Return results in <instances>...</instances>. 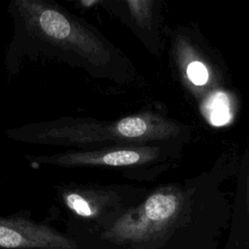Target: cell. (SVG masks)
<instances>
[{"label": "cell", "instance_id": "cell-7", "mask_svg": "<svg viewBox=\"0 0 249 249\" xmlns=\"http://www.w3.org/2000/svg\"><path fill=\"white\" fill-rule=\"evenodd\" d=\"M207 112L210 122L215 125H223L231 119L228 98L224 93H217L208 102Z\"/></svg>", "mask_w": 249, "mask_h": 249}, {"label": "cell", "instance_id": "cell-2", "mask_svg": "<svg viewBox=\"0 0 249 249\" xmlns=\"http://www.w3.org/2000/svg\"><path fill=\"white\" fill-rule=\"evenodd\" d=\"M177 131L178 126L158 116L143 114L116 122L64 116L10 127L4 133L8 138L24 144L95 149L110 142L164 139Z\"/></svg>", "mask_w": 249, "mask_h": 249}, {"label": "cell", "instance_id": "cell-5", "mask_svg": "<svg viewBox=\"0 0 249 249\" xmlns=\"http://www.w3.org/2000/svg\"><path fill=\"white\" fill-rule=\"evenodd\" d=\"M156 152L149 148L117 149H69L49 155H25L32 167L53 165L64 168L85 166H126L139 164L154 159Z\"/></svg>", "mask_w": 249, "mask_h": 249}, {"label": "cell", "instance_id": "cell-3", "mask_svg": "<svg viewBox=\"0 0 249 249\" xmlns=\"http://www.w3.org/2000/svg\"><path fill=\"white\" fill-rule=\"evenodd\" d=\"M180 198L169 192H160L149 196L138 207L101 231V238L114 242H140L152 238L165 229L176 217Z\"/></svg>", "mask_w": 249, "mask_h": 249}, {"label": "cell", "instance_id": "cell-4", "mask_svg": "<svg viewBox=\"0 0 249 249\" xmlns=\"http://www.w3.org/2000/svg\"><path fill=\"white\" fill-rule=\"evenodd\" d=\"M0 248L4 249H80L68 233L48 222H39L29 211L0 216Z\"/></svg>", "mask_w": 249, "mask_h": 249}, {"label": "cell", "instance_id": "cell-6", "mask_svg": "<svg viewBox=\"0 0 249 249\" xmlns=\"http://www.w3.org/2000/svg\"><path fill=\"white\" fill-rule=\"evenodd\" d=\"M58 203L68 216V226L100 221L109 207L108 193L89 186L75 183H59L54 186Z\"/></svg>", "mask_w": 249, "mask_h": 249}, {"label": "cell", "instance_id": "cell-8", "mask_svg": "<svg viewBox=\"0 0 249 249\" xmlns=\"http://www.w3.org/2000/svg\"><path fill=\"white\" fill-rule=\"evenodd\" d=\"M129 11L135 20L142 26H148L151 18V1H127Z\"/></svg>", "mask_w": 249, "mask_h": 249}, {"label": "cell", "instance_id": "cell-1", "mask_svg": "<svg viewBox=\"0 0 249 249\" xmlns=\"http://www.w3.org/2000/svg\"><path fill=\"white\" fill-rule=\"evenodd\" d=\"M8 13L13 35L4 64L9 77L27 62L53 59L97 75L112 60L107 43L84 19L53 0H11Z\"/></svg>", "mask_w": 249, "mask_h": 249}, {"label": "cell", "instance_id": "cell-9", "mask_svg": "<svg viewBox=\"0 0 249 249\" xmlns=\"http://www.w3.org/2000/svg\"><path fill=\"white\" fill-rule=\"evenodd\" d=\"M187 74L190 81L196 86H202L208 80V71L206 67L199 61L190 63L187 69Z\"/></svg>", "mask_w": 249, "mask_h": 249}]
</instances>
